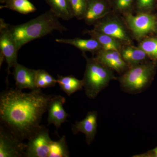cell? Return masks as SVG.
Returning a JSON list of instances; mask_svg holds the SVG:
<instances>
[{"label":"cell","mask_w":157,"mask_h":157,"mask_svg":"<svg viewBox=\"0 0 157 157\" xmlns=\"http://www.w3.org/2000/svg\"><path fill=\"white\" fill-rule=\"evenodd\" d=\"M53 95H46L41 89L23 92L22 90L9 89L0 96V118L21 140L29 139L42 127V116L48 110Z\"/></svg>","instance_id":"obj_1"},{"label":"cell","mask_w":157,"mask_h":157,"mask_svg":"<svg viewBox=\"0 0 157 157\" xmlns=\"http://www.w3.org/2000/svg\"><path fill=\"white\" fill-rule=\"evenodd\" d=\"M10 30L19 50L29 42L45 36L53 31L63 33L67 29L50 10L22 24L10 26Z\"/></svg>","instance_id":"obj_2"},{"label":"cell","mask_w":157,"mask_h":157,"mask_svg":"<svg viewBox=\"0 0 157 157\" xmlns=\"http://www.w3.org/2000/svg\"><path fill=\"white\" fill-rule=\"evenodd\" d=\"M86 59L84 77V88L85 94L90 99H94L102 90L108 85L109 82L116 77L111 69L107 67L95 59Z\"/></svg>","instance_id":"obj_3"},{"label":"cell","mask_w":157,"mask_h":157,"mask_svg":"<svg viewBox=\"0 0 157 157\" xmlns=\"http://www.w3.org/2000/svg\"><path fill=\"white\" fill-rule=\"evenodd\" d=\"M153 70V66L144 63L131 67L121 77V86L131 92L142 90L150 80Z\"/></svg>","instance_id":"obj_4"},{"label":"cell","mask_w":157,"mask_h":157,"mask_svg":"<svg viewBox=\"0 0 157 157\" xmlns=\"http://www.w3.org/2000/svg\"><path fill=\"white\" fill-rule=\"evenodd\" d=\"M125 21L134 36L141 39L157 32V19L149 12H139L136 15L131 13L125 14Z\"/></svg>","instance_id":"obj_5"},{"label":"cell","mask_w":157,"mask_h":157,"mask_svg":"<svg viewBox=\"0 0 157 157\" xmlns=\"http://www.w3.org/2000/svg\"><path fill=\"white\" fill-rule=\"evenodd\" d=\"M22 141L2 124L0 128V157H24L27 144Z\"/></svg>","instance_id":"obj_6"},{"label":"cell","mask_w":157,"mask_h":157,"mask_svg":"<svg viewBox=\"0 0 157 157\" xmlns=\"http://www.w3.org/2000/svg\"><path fill=\"white\" fill-rule=\"evenodd\" d=\"M0 53L2 54L8 64V72L10 73V69L17 63V44L13 36L10 26L2 18L0 19Z\"/></svg>","instance_id":"obj_7"},{"label":"cell","mask_w":157,"mask_h":157,"mask_svg":"<svg viewBox=\"0 0 157 157\" xmlns=\"http://www.w3.org/2000/svg\"><path fill=\"white\" fill-rule=\"evenodd\" d=\"M52 141L48 129L42 125L39 131L29 139L24 157H48Z\"/></svg>","instance_id":"obj_8"},{"label":"cell","mask_w":157,"mask_h":157,"mask_svg":"<svg viewBox=\"0 0 157 157\" xmlns=\"http://www.w3.org/2000/svg\"><path fill=\"white\" fill-rule=\"evenodd\" d=\"M94 25V30L113 37L123 44H131V39L128 31L122 22L117 18H102Z\"/></svg>","instance_id":"obj_9"},{"label":"cell","mask_w":157,"mask_h":157,"mask_svg":"<svg viewBox=\"0 0 157 157\" xmlns=\"http://www.w3.org/2000/svg\"><path fill=\"white\" fill-rule=\"evenodd\" d=\"M111 9L109 0H88L83 19L88 25H94L109 14Z\"/></svg>","instance_id":"obj_10"},{"label":"cell","mask_w":157,"mask_h":157,"mask_svg":"<svg viewBox=\"0 0 157 157\" xmlns=\"http://www.w3.org/2000/svg\"><path fill=\"white\" fill-rule=\"evenodd\" d=\"M65 102L66 99L64 97L55 95L52 97L48 105V124H53L57 131L60 128L62 124L67 121V118L69 116L64 109L63 104Z\"/></svg>","instance_id":"obj_11"},{"label":"cell","mask_w":157,"mask_h":157,"mask_svg":"<svg viewBox=\"0 0 157 157\" xmlns=\"http://www.w3.org/2000/svg\"><path fill=\"white\" fill-rule=\"evenodd\" d=\"M98 126V113L95 111L88 113L85 118L80 121H76L73 125L72 131L74 135L78 132L85 135L86 142L90 144L95 138Z\"/></svg>","instance_id":"obj_12"},{"label":"cell","mask_w":157,"mask_h":157,"mask_svg":"<svg viewBox=\"0 0 157 157\" xmlns=\"http://www.w3.org/2000/svg\"><path fill=\"white\" fill-rule=\"evenodd\" d=\"M94 58L107 67L118 73H122L128 67L120 52L117 51L101 49L96 53V56Z\"/></svg>","instance_id":"obj_13"},{"label":"cell","mask_w":157,"mask_h":157,"mask_svg":"<svg viewBox=\"0 0 157 157\" xmlns=\"http://www.w3.org/2000/svg\"><path fill=\"white\" fill-rule=\"evenodd\" d=\"M36 70H33L17 63L14 67L13 75L16 88L31 90L36 89L35 84Z\"/></svg>","instance_id":"obj_14"},{"label":"cell","mask_w":157,"mask_h":157,"mask_svg":"<svg viewBox=\"0 0 157 157\" xmlns=\"http://www.w3.org/2000/svg\"><path fill=\"white\" fill-rule=\"evenodd\" d=\"M122 57L128 66L131 67L143 63L147 58L146 52L138 47L127 45L120 51Z\"/></svg>","instance_id":"obj_15"},{"label":"cell","mask_w":157,"mask_h":157,"mask_svg":"<svg viewBox=\"0 0 157 157\" xmlns=\"http://www.w3.org/2000/svg\"><path fill=\"white\" fill-rule=\"evenodd\" d=\"M56 41L59 43L73 45L83 52H90L93 53H97L99 51L102 49L100 43L97 40L92 38L90 39H82L80 38L56 39Z\"/></svg>","instance_id":"obj_16"},{"label":"cell","mask_w":157,"mask_h":157,"mask_svg":"<svg viewBox=\"0 0 157 157\" xmlns=\"http://www.w3.org/2000/svg\"><path fill=\"white\" fill-rule=\"evenodd\" d=\"M50 9L59 18L69 20L74 17L70 0H45Z\"/></svg>","instance_id":"obj_17"},{"label":"cell","mask_w":157,"mask_h":157,"mask_svg":"<svg viewBox=\"0 0 157 157\" xmlns=\"http://www.w3.org/2000/svg\"><path fill=\"white\" fill-rule=\"evenodd\" d=\"M91 38L96 39L101 44L102 49L105 50L117 51L120 52L122 48V43L113 37L108 35L94 30L86 31Z\"/></svg>","instance_id":"obj_18"},{"label":"cell","mask_w":157,"mask_h":157,"mask_svg":"<svg viewBox=\"0 0 157 157\" xmlns=\"http://www.w3.org/2000/svg\"><path fill=\"white\" fill-rule=\"evenodd\" d=\"M57 83L63 91L68 96H70L84 87L83 80H79L72 75L61 76L58 75Z\"/></svg>","instance_id":"obj_19"},{"label":"cell","mask_w":157,"mask_h":157,"mask_svg":"<svg viewBox=\"0 0 157 157\" xmlns=\"http://www.w3.org/2000/svg\"><path fill=\"white\" fill-rule=\"evenodd\" d=\"M0 9H8L21 14H26L35 12L36 7L29 0H0Z\"/></svg>","instance_id":"obj_20"},{"label":"cell","mask_w":157,"mask_h":157,"mask_svg":"<svg viewBox=\"0 0 157 157\" xmlns=\"http://www.w3.org/2000/svg\"><path fill=\"white\" fill-rule=\"evenodd\" d=\"M70 157L69 149L65 135L57 141L52 140L51 144L48 157Z\"/></svg>","instance_id":"obj_21"},{"label":"cell","mask_w":157,"mask_h":157,"mask_svg":"<svg viewBox=\"0 0 157 157\" xmlns=\"http://www.w3.org/2000/svg\"><path fill=\"white\" fill-rule=\"evenodd\" d=\"M57 83V79L54 78L45 70H36L35 84L37 88H46L55 86Z\"/></svg>","instance_id":"obj_22"},{"label":"cell","mask_w":157,"mask_h":157,"mask_svg":"<svg viewBox=\"0 0 157 157\" xmlns=\"http://www.w3.org/2000/svg\"><path fill=\"white\" fill-rule=\"evenodd\" d=\"M149 57L157 59V38H147L142 40L139 45Z\"/></svg>","instance_id":"obj_23"},{"label":"cell","mask_w":157,"mask_h":157,"mask_svg":"<svg viewBox=\"0 0 157 157\" xmlns=\"http://www.w3.org/2000/svg\"><path fill=\"white\" fill-rule=\"evenodd\" d=\"M112 9L124 14L131 13L135 8V0H109Z\"/></svg>","instance_id":"obj_24"},{"label":"cell","mask_w":157,"mask_h":157,"mask_svg":"<svg viewBox=\"0 0 157 157\" xmlns=\"http://www.w3.org/2000/svg\"><path fill=\"white\" fill-rule=\"evenodd\" d=\"M74 17L83 19L87 7L88 0H70Z\"/></svg>","instance_id":"obj_25"},{"label":"cell","mask_w":157,"mask_h":157,"mask_svg":"<svg viewBox=\"0 0 157 157\" xmlns=\"http://www.w3.org/2000/svg\"><path fill=\"white\" fill-rule=\"evenodd\" d=\"M156 0H135V8L139 12H149L154 8Z\"/></svg>","instance_id":"obj_26"},{"label":"cell","mask_w":157,"mask_h":157,"mask_svg":"<svg viewBox=\"0 0 157 157\" xmlns=\"http://www.w3.org/2000/svg\"><path fill=\"white\" fill-rule=\"evenodd\" d=\"M152 152L154 154L155 156L157 157V147L154 149L152 150Z\"/></svg>","instance_id":"obj_27"}]
</instances>
